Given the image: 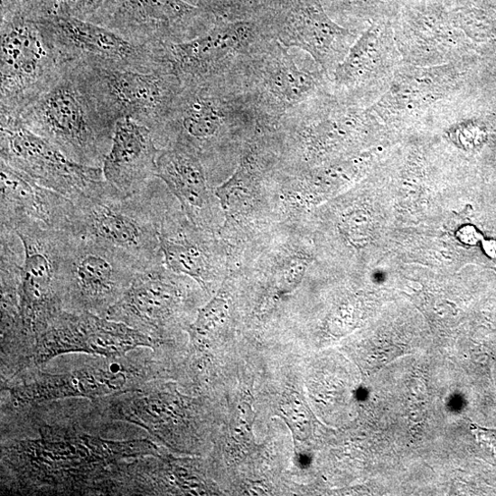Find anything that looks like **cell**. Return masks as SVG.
Wrapping results in <instances>:
<instances>
[{
  "instance_id": "obj_8",
  "label": "cell",
  "mask_w": 496,
  "mask_h": 496,
  "mask_svg": "<svg viewBox=\"0 0 496 496\" xmlns=\"http://www.w3.org/2000/svg\"><path fill=\"white\" fill-rule=\"evenodd\" d=\"M330 77L321 69H301L285 47L268 38L256 51L240 92L253 108L258 127L276 126L300 105L328 95Z\"/></svg>"
},
{
  "instance_id": "obj_30",
  "label": "cell",
  "mask_w": 496,
  "mask_h": 496,
  "mask_svg": "<svg viewBox=\"0 0 496 496\" xmlns=\"http://www.w3.org/2000/svg\"><path fill=\"white\" fill-rule=\"evenodd\" d=\"M308 262L304 258L295 257L285 264L281 272V284L287 288L296 287L302 281Z\"/></svg>"
},
{
  "instance_id": "obj_33",
  "label": "cell",
  "mask_w": 496,
  "mask_h": 496,
  "mask_svg": "<svg viewBox=\"0 0 496 496\" xmlns=\"http://www.w3.org/2000/svg\"><path fill=\"white\" fill-rule=\"evenodd\" d=\"M460 239L468 245H475L482 239V236L473 227H466L459 233Z\"/></svg>"
},
{
  "instance_id": "obj_4",
  "label": "cell",
  "mask_w": 496,
  "mask_h": 496,
  "mask_svg": "<svg viewBox=\"0 0 496 496\" xmlns=\"http://www.w3.org/2000/svg\"><path fill=\"white\" fill-rule=\"evenodd\" d=\"M19 119L71 160L93 168H102L117 125L102 112L77 61H69Z\"/></svg>"
},
{
  "instance_id": "obj_21",
  "label": "cell",
  "mask_w": 496,
  "mask_h": 496,
  "mask_svg": "<svg viewBox=\"0 0 496 496\" xmlns=\"http://www.w3.org/2000/svg\"><path fill=\"white\" fill-rule=\"evenodd\" d=\"M456 83L450 67L405 68L396 73L389 90L369 110L373 117H418L426 107L445 97Z\"/></svg>"
},
{
  "instance_id": "obj_27",
  "label": "cell",
  "mask_w": 496,
  "mask_h": 496,
  "mask_svg": "<svg viewBox=\"0 0 496 496\" xmlns=\"http://www.w3.org/2000/svg\"><path fill=\"white\" fill-rule=\"evenodd\" d=\"M78 0H2V9L21 12L34 20L75 16Z\"/></svg>"
},
{
  "instance_id": "obj_2",
  "label": "cell",
  "mask_w": 496,
  "mask_h": 496,
  "mask_svg": "<svg viewBox=\"0 0 496 496\" xmlns=\"http://www.w3.org/2000/svg\"><path fill=\"white\" fill-rule=\"evenodd\" d=\"M22 240L24 260L16 306L2 317L0 371L6 375L31 367L40 337L65 310L61 261L70 232L23 225L13 230Z\"/></svg>"
},
{
  "instance_id": "obj_25",
  "label": "cell",
  "mask_w": 496,
  "mask_h": 496,
  "mask_svg": "<svg viewBox=\"0 0 496 496\" xmlns=\"http://www.w3.org/2000/svg\"><path fill=\"white\" fill-rule=\"evenodd\" d=\"M257 183L258 172L256 162L250 154H246L232 177L215 190V195L228 218L239 212L250 200Z\"/></svg>"
},
{
  "instance_id": "obj_34",
  "label": "cell",
  "mask_w": 496,
  "mask_h": 496,
  "mask_svg": "<svg viewBox=\"0 0 496 496\" xmlns=\"http://www.w3.org/2000/svg\"><path fill=\"white\" fill-rule=\"evenodd\" d=\"M483 249L487 256L492 258H496V241L486 240L483 241Z\"/></svg>"
},
{
  "instance_id": "obj_19",
  "label": "cell",
  "mask_w": 496,
  "mask_h": 496,
  "mask_svg": "<svg viewBox=\"0 0 496 496\" xmlns=\"http://www.w3.org/2000/svg\"><path fill=\"white\" fill-rule=\"evenodd\" d=\"M182 460L163 455H147L115 465L101 495H157L168 492L202 494L204 479Z\"/></svg>"
},
{
  "instance_id": "obj_9",
  "label": "cell",
  "mask_w": 496,
  "mask_h": 496,
  "mask_svg": "<svg viewBox=\"0 0 496 496\" xmlns=\"http://www.w3.org/2000/svg\"><path fill=\"white\" fill-rule=\"evenodd\" d=\"M137 271L126 254L70 232L61 268L65 310L106 317L126 293Z\"/></svg>"
},
{
  "instance_id": "obj_22",
  "label": "cell",
  "mask_w": 496,
  "mask_h": 496,
  "mask_svg": "<svg viewBox=\"0 0 496 496\" xmlns=\"http://www.w3.org/2000/svg\"><path fill=\"white\" fill-rule=\"evenodd\" d=\"M156 178L177 198L192 225L207 224L210 192L203 161L198 154L180 145L162 149Z\"/></svg>"
},
{
  "instance_id": "obj_26",
  "label": "cell",
  "mask_w": 496,
  "mask_h": 496,
  "mask_svg": "<svg viewBox=\"0 0 496 496\" xmlns=\"http://www.w3.org/2000/svg\"><path fill=\"white\" fill-rule=\"evenodd\" d=\"M228 313L227 301L218 296L199 309L196 318L186 328L193 351L203 352L209 348L217 330L225 323Z\"/></svg>"
},
{
  "instance_id": "obj_12",
  "label": "cell",
  "mask_w": 496,
  "mask_h": 496,
  "mask_svg": "<svg viewBox=\"0 0 496 496\" xmlns=\"http://www.w3.org/2000/svg\"><path fill=\"white\" fill-rule=\"evenodd\" d=\"M87 21L143 45L190 41L216 21L188 0H104Z\"/></svg>"
},
{
  "instance_id": "obj_29",
  "label": "cell",
  "mask_w": 496,
  "mask_h": 496,
  "mask_svg": "<svg viewBox=\"0 0 496 496\" xmlns=\"http://www.w3.org/2000/svg\"><path fill=\"white\" fill-rule=\"evenodd\" d=\"M279 411L297 439H305L308 436L310 417L300 396L293 393L287 397L281 404Z\"/></svg>"
},
{
  "instance_id": "obj_3",
  "label": "cell",
  "mask_w": 496,
  "mask_h": 496,
  "mask_svg": "<svg viewBox=\"0 0 496 496\" xmlns=\"http://www.w3.org/2000/svg\"><path fill=\"white\" fill-rule=\"evenodd\" d=\"M139 348L121 357L89 355L78 368L52 372L45 367L25 370L2 381V405L36 406L61 400L94 401L136 390L165 379L161 352Z\"/></svg>"
},
{
  "instance_id": "obj_5",
  "label": "cell",
  "mask_w": 496,
  "mask_h": 496,
  "mask_svg": "<svg viewBox=\"0 0 496 496\" xmlns=\"http://www.w3.org/2000/svg\"><path fill=\"white\" fill-rule=\"evenodd\" d=\"M156 181L131 195L106 181L98 183L73 201L70 233L126 254L139 270L163 262L159 230L164 207Z\"/></svg>"
},
{
  "instance_id": "obj_10",
  "label": "cell",
  "mask_w": 496,
  "mask_h": 496,
  "mask_svg": "<svg viewBox=\"0 0 496 496\" xmlns=\"http://www.w3.org/2000/svg\"><path fill=\"white\" fill-rule=\"evenodd\" d=\"M248 125L258 127L242 93L222 86L183 85L168 117L152 134L160 149L183 146L202 160L225 128Z\"/></svg>"
},
{
  "instance_id": "obj_17",
  "label": "cell",
  "mask_w": 496,
  "mask_h": 496,
  "mask_svg": "<svg viewBox=\"0 0 496 496\" xmlns=\"http://www.w3.org/2000/svg\"><path fill=\"white\" fill-rule=\"evenodd\" d=\"M68 61H85L139 72L169 70L159 45L133 42L116 32L75 16L40 20Z\"/></svg>"
},
{
  "instance_id": "obj_31",
  "label": "cell",
  "mask_w": 496,
  "mask_h": 496,
  "mask_svg": "<svg viewBox=\"0 0 496 496\" xmlns=\"http://www.w3.org/2000/svg\"><path fill=\"white\" fill-rule=\"evenodd\" d=\"M104 0H78L75 17L89 20L101 6Z\"/></svg>"
},
{
  "instance_id": "obj_13",
  "label": "cell",
  "mask_w": 496,
  "mask_h": 496,
  "mask_svg": "<svg viewBox=\"0 0 496 496\" xmlns=\"http://www.w3.org/2000/svg\"><path fill=\"white\" fill-rule=\"evenodd\" d=\"M163 264L137 271L126 293L106 317L124 323L167 346L175 327L186 331L190 325L183 317L190 309L192 293L183 275Z\"/></svg>"
},
{
  "instance_id": "obj_1",
  "label": "cell",
  "mask_w": 496,
  "mask_h": 496,
  "mask_svg": "<svg viewBox=\"0 0 496 496\" xmlns=\"http://www.w3.org/2000/svg\"><path fill=\"white\" fill-rule=\"evenodd\" d=\"M68 405L2 407V495L101 496L115 465L162 454L148 437H103L89 400Z\"/></svg>"
},
{
  "instance_id": "obj_24",
  "label": "cell",
  "mask_w": 496,
  "mask_h": 496,
  "mask_svg": "<svg viewBox=\"0 0 496 496\" xmlns=\"http://www.w3.org/2000/svg\"><path fill=\"white\" fill-rule=\"evenodd\" d=\"M162 218L159 249L164 264L173 272L192 279L207 292L213 272L207 247L185 225L172 229Z\"/></svg>"
},
{
  "instance_id": "obj_11",
  "label": "cell",
  "mask_w": 496,
  "mask_h": 496,
  "mask_svg": "<svg viewBox=\"0 0 496 496\" xmlns=\"http://www.w3.org/2000/svg\"><path fill=\"white\" fill-rule=\"evenodd\" d=\"M77 61L102 112L116 124L131 118L154 132L168 117L183 87L170 70L144 73Z\"/></svg>"
},
{
  "instance_id": "obj_28",
  "label": "cell",
  "mask_w": 496,
  "mask_h": 496,
  "mask_svg": "<svg viewBox=\"0 0 496 496\" xmlns=\"http://www.w3.org/2000/svg\"><path fill=\"white\" fill-rule=\"evenodd\" d=\"M261 0H195V5L216 19L239 20L257 14Z\"/></svg>"
},
{
  "instance_id": "obj_18",
  "label": "cell",
  "mask_w": 496,
  "mask_h": 496,
  "mask_svg": "<svg viewBox=\"0 0 496 496\" xmlns=\"http://www.w3.org/2000/svg\"><path fill=\"white\" fill-rule=\"evenodd\" d=\"M0 168V226L14 230L34 224L48 230L70 232L75 211L72 200L38 184L4 161Z\"/></svg>"
},
{
  "instance_id": "obj_20",
  "label": "cell",
  "mask_w": 496,
  "mask_h": 496,
  "mask_svg": "<svg viewBox=\"0 0 496 496\" xmlns=\"http://www.w3.org/2000/svg\"><path fill=\"white\" fill-rule=\"evenodd\" d=\"M161 151L148 127L131 118L120 119L103 162L105 181L126 195L140 192L156 178Z\"/></svg>"
},
{
  "instance_id": "obj_15",
  "label": "cell",
  "mask_w": 496,
  "mask_h": 496,
  "mask_svg": "<svg viewBox=\"0 0 496 496\" xmlns=\"http://www.w3.org/2000/svg\"><path fill=\"white\" fill-rule=\"evenodd\" d=\"M0 156L38 184L72 201L105 181L102 168L69 158L58 147L29 130L19 118L0 117Z\"/></svg>"
},
{
  "instance_id": "obj_14",
  "label": "cell",
  "mask_w": 496,
  "mask_h": 496,
  "mask_svg": "<svg viewBox=\"0 0 496 496\" xmlns=\"http://www.w3.org/2000/svg\"><path fill=\"white\" fill-rule=\"evenodd\" d=\"M257 15L269 37L307 51L329 77L356 42L324 15L317 0H261Z\"/></svg>"
},
{
  "instance_id": "obj_6",
  "label": "cell",
  "mask_w": 496,
  "mask_h": 496,
  "mask_svg": "<svg viewBox=\"0 0 496 496\" xmlns=\"http://www.w3.org/2000/svg\"><path fill=\"white\" fill-rule=\"evenodd\" d=\"M0 117L19 118L23 110L62 74L69 63L40 20L2 9Z\"/></svg>"
},
{
  "instance_id": "obj_32",
  "label": "cell",
  "mask_w": 496,
  "mask_h": 496,
  "mask_svg": "<svg viewBox=\"0 0 496 496\" xmlns=\"http://www.w3.org/2000/svg\"><path fill=\"white\" fill-rule=\"evenodd\" d=\"M475 435L478 443L486 447L496 457V435L493 430L476 427Z\"/></svg>"
},
{
  "instance_id": "obj_16",
  "label": "cell",
  "mask_w": 496,
  "mask_h": 496,
  "mask_svg": "<svg viewBox=\"0 0 496 496\" xmlns=\"http://www.w3.org/2000/svg\"><path fill=\"white\" fill-rule=\"evenodd\" d=\"M164 347L124 323L88 312L64 311L38 340L29 369L68 354L110 358L139 348L159 351Z\"/></svg>"
},
{
  "instance_id": "obj_7",
  "label": "cell",
  "mask_w": 496,
  "mask_h": 496,
  "mask_svg": "<svg viewBox=\"0 0 496 496\" xmlns=\"http://www.w3.org/2000/svg\"><path fill=\"white\" fill-rule=\"evenodd\" d=\"M257 15L216 19L203 33L183 42L163 44L162 55L183 85L222 86L239 91L256 51L268 39Z\"/></svg>"
},
{
  "instance_id": "obj_23",
  "label": "cell",
  "mask_w": 496,
  "mask_h": 496,
  "mask_svg": "<svg viewBox=\"0 0 496 496\" xmlns=\"http://www.w3.org/2000/svg\"><path fill=\"white\" fill-rule=\"evenodd\" d=\"M394 40L369 31L357 40L334 72V85L348 99L388 74L396 60Z\"/></svg>"
},
{
  "instance_id": "obj_35",
  "label": "cell",
  "mask_w": 496,
  "mask_h": 496,
  "mask_svg": "<svg viewBox=\"0 0 496 496\" xmlns=\"http://www.w3.org/2000/svg\"><path fill=\"white\" fill-rule=\"evenodd\" d=\"M188 2L195 5V0H188Z\"/></svg>"
}]
</instances>
